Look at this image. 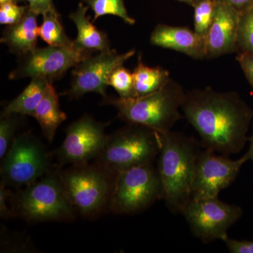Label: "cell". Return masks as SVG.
<instances>
[{"instance_id": "d6986e66", "label": "cell", "mask_w": 253, "mask_h": 253, "mask_svg": "<svg viewBox=\"0 0 253 253\" xmlns=\"http://www.w3.org/2000/svg\"><path fill=\"white\" fill-rule=\"evenodd\" d=\"M49 83L50 82L44 78H32L31 83L24 90L4 106L1 116L18 114L33 117Z\"/></svg>"}, {"instance_id": "7402d4cb", "label": "cell", "mask_w": 253, "mask_h": 253, "mask_svg": "<svg viewBox=\"0 0 253 253\" xmlns=\"http://www.w3.org/2000/svg\"><path fill=\"white\" fill-rule=\"evenodd\" d=\"M88 6L94 11L92 22L105 15H113L122 18L127 24L134 25L135 20L128 14L124 0H84Z\"/></svg>"}, {"instance_id": "2e32d148", "label": "cell", "mask_w": 253, "mask_h": 253, "mask_svg": "<svg viewBox=\"0 0 253 253\" xmlns=\"http://www.w3.org/2000/svg\"><path fill=\"white\" fill-rule=\"evenodd\" d=\"M28 6L27 11L19 22L5 28L1 42L18 57L36 49L39 38L38 16Z\"/></svg>"}, {"instance_id": "1f68e13d", "label": "cell", "mask_w": 253, "mask_h": 253, "mask_svg": "<svg viewBox=\"0 0 253 253\" xmlns=\"http://www.w3.org/2000/svg\"><path fill=\"white\" fill-rule=\"evenodd\" d=\"M26 1L29 9L38 15H44L55 9L52 0H22Z\"/></svg>"}, {"instance_id": "8992f818", "label": "cell", "mask_w": 253, "mask_h": 253, "mask_svg": "<svg viewBox=\"0 0 253 253\" xmlns=\"http://www.w3.org/2000/svg\"><path fill=\"white\" fill-rule=\"evenodd\" d=\"M161 147V133L141 125L126 123L108 136L106 146L96 161L117 172L154 163Z\"/></svg>"}, {"instance_id": "9c48e42d", "label": "cell", "mask_w": 253, "mask_h": 253, "mask_svg": "<svg viewBox=\"0 0 253 253\" xmlns=\"http://www.w3.org/2000/svg\"><path fill=\"white\" fill-rule=\"evenodd\" d=\"M242 214L241 207L223 202L218 197L191 200L182 213L192 234L205 244L223 241Z\"/></svg>"}, {"instance_id": "5bb4252c", "label": "cell", "mask_w": 253, "mask_h": 253, "mask_svg": "<svg viewBox=\"0 0 253 253\" xmlns=\"http://www.w3.org/2000/svg\"><path fill=\"white\" fill-rule=\"evenodd\" d=\"M241 10L216 1L212 24L206 35V59L239 51L238 31Z\"/></svg>"}, {"instance_id": "e0dca14e", "label": "cell", "mask_w": 253, "mask_h": 253, "mask_svg": "<svg viewBox=\"0 0 253 253\" xmlns=\"http://www.w3.org/2000/svg\"><path fill=\"white\" fill-rule=\"evenodd\" d=\"M89 6L80 3L78 9L70 14L69 17L77 28V38L74 45L83 52L91 54L94 51H105L111 49L107 35L96 28L90 21V16H86Z\"/></svg>"}, {"instance_id": "52a82bcc", "label": "cell", "mask_w": 253, "mask_h": 253, "mask_svg": "<svg viewBox=\"0 0 253 253\" xmlns=\"http://www.w3.org/2000/svg\"><path fill=\"white\" fill-rule=\"evenodd\" d=\"M1 183L12 187H24L49 172L54 166L41 139L30 131L18 134L1 159Z\"/></svg>"}, {"instance_id": "603a6c76", "label": "cell", "mask_w": 253, "mask_h": 253, "mask_svg": "<svg viewBox=\"0 0 253 253\" xmlns=\"http://www.w3.org/2000/svg\"><path fill=\"white\" fill-rule=\"evenodd\" d=\"M108 84L117 91L119 97L125 99L135 97L132 73L123 65L113 70Z\"/></svg>"}, {"instance_id": "ba28073f", "label": "cell", "mask_w": 253, "mask_h": 253, "mask_svg": "<svg viewBox=\"0 0 253 253\" xmlns=\"http://www.w3.org/2000/svg\"><path fill=\"white\" fill-rule=\"evenodd\" d=\"M159 200H163V190L154 163L117 172L111 212L117 214H136Z\"/></svg>"}, {"instance_id": "6da1fadb", "label": "cell", "mask_w": 253, "mask_h": 253, "mask_svg": "<svg viewBox=\"0 0 253 253\" xmlns=\"http://www.w3.org/2000/svg\"><path fill=\"white\" fill-rule=\"evenodd\" d=\"M181 109L204 149L229 156L244 149L253 112L237 93L193 89L186 92Z\"/></svg>"}, {"instance_id": "5b68a950", "label": "cell", "mask_w": 253, "mask_h": 253, "mask_svg": "<svg viewBox=\"0 0 253 253\" xmlns=\"http://www.w3.org/2000/svg\"><path fill=\"white\" fill-rule=\"evenodd\" d=\"M186 92L174 80L169 79L160 90L141 97L103 98L104 104L118 110V117L126 123L147 126L159 133L171 130L182 118L181 109Z\"/></svg>"}, {"instance_id": "277c9868", "label": "cell", "mask_w": 253, "mask_h": 253, "mask_svg": "<svg viewBox=\"0 0 253 253\" xmlns=\"http://www.w3.org/2000/svg\"><path fill=\"white\" fill-rule=\"evenodd\" d=\"M61 169L59 165H54L38 180L13 193L10 205L15 217L29 223L76 219L77 212L65 191Z\"/></svg>"}, {"instance_id": "8fae6325", "label": "cell", "mask_w": 253, "mask_h": 253, "mask_svg": "<svg viewBox=\"0 0 253 253\" xmlns=\"http://www.w3.org/2000/svg\"><path fill=\"white\" fill-rule=\"evenodd\" d=\"M135 52V50L131 49L119 54L116 49H110L95 56H86L73 68L71 86L61 95L70 99H79L88 93H96L103 98L106 97L111 73L118 66L124 64Z\"/></svg>"}, {"instance_id": "44dd1931", "label": "cell", "mask_w": 253, "mask_h": 253, "mask_svg": "<svg viewBox=\"0 0 253 253\" xmlns=\"http://www.w3.org/2000/svg\"><path fill=\"white\" fill-rule=\"evenodd\" d=\"M39 37L49 46L76 47L74 42L66 34L59 14L53 9L43 15V21L39 26Z\"/></svg>"}, {"instance_id": "f1b7e54d", "label": "cell", "mask_w": 253, "mask_h": 253, "mask_svg": "<svg viewBox=\"0 0 253 253\" xmlns=\"http://www.w3.org/2000/svg\"><path fill=\"white\" fill-rule=\"evenodd\" d=\"M7 188L8 186L0 182V217L4 219L15 217L12 210L9 207L10 198L13 192Z\"/></svg>"}, {"instance_id": "4fadbf2b", "label": "cell", "mask_w": 253, "mask_h": 253, "mask_svg": "<svg viewBox=\"0 0 253 253\" xmlns=\"http://www.w3.org/2000/svg\"><path fill=\"white\" fill-rule=\"evenodd\" d=\"M246 155L238 160L206 149L201 150L196 161L192 200L218 197L222 190L235 180L244 163Z\"/></svg>"}, {"instance_id": "30bf717a", "label": "cell", "mask_w": 253, "mask_h": 253, "mask_svg": "<svg viewBox=\"0 0 253 253\" xmlns=\"http://www.w3.org/2000/svg\"><path fill=\"white\" fill-rule=\"evenodd\" d=\"M109 123L99 122L89 115H84L66 129V136L56 152L59 166L90 162L102 153L108 135Z\"/></svg>"}, {"instance_id": "f546056e", "label": "cell", "mask_w": 253, "mask_h": 253, "mask_svg": "<svg viewBox=\"0 0 253 253\" xmlns=\"http://www.w3.org/2000/svg\"><path fill=\"white\" fill-rule=\"evenodd\" d=\"M223 241L231 253H253V241H239L227 236Z\"/></svg>"}, {"instance_id": "ffe728a7", "label": "cell", "mask_w": 253, "mask_h": 253, "mask_svg": "<svg viewBox=\"0 0 253 253\" xmlns=\"http://www.w3.org/2000/svg\"><path fill=\"white\" fill-rule=\"evenodd\" d=\"M132 75L135 97L146 96L160 90L170 79L167 70L162 67H149L145 65L141 55Z\"/></svg>"}, {"instance_id": "484cf974", "label": "cell", "mask_w": 253, "mask_h": 253, "mask_svg": "<svg viewBox=\"0 0 253 253\" xmlns=\"http://www.w3.org/2000/svg\"><path fill=\"white\" fill-rule=\"evenodd\" d=\"M21 122L20 115L10 114L1 116L0 120V159H2L10 149Z\"/></svg>"}, {"instance_id": "d590c367", "label": "cell", "mask_w": 253, "mask_h": 253, "mask_svg": "<svg viewBox=\"0 0 253 253\" xmlns=\"http://www.w3.org/2000/svg\"><path fill=\"white\" fill-rule=\"evenodd\" d=\"M178 1H181V2L186 3V4H189L191 5V6H193L196 0H178Z\"/></svg>"}, {"instance_id": "d4e9b609", "label": "cell", "mask_w": 253, "mask_h": 253, "mask_svg": "<svg viewBox=\"0 0 253 253\" xmlns=\"http://www.w3.org/2000/svg\"><path fill=\"white\" fill-rule=\"evenodd\" d=\"M241 11L238 31L239 52L253 54V9Z\"/></svg>"}, {"instance_id": "3957f363", "label": "cell", "mask_w": 253, "mask_h": 253, "mask_svg": "<svg viewBox=\"0 0 253 253\" xmlns=\"http://www.w3.org/2000/svg\"><path fill=\"white\" fill-rule=\"evenodd\" d=\"M117 172L98 161L70 165L61 169V177L70 202L86 219L111 212Z\"/></svg>"}, {"instance_id": "ac0fdd59", "label": "cell", "mask_w": 253, "mask_h": 253, "mask_svg": "<svg viewBox=\"0 0 253 253\" xmlns=\"http://www.w3.org/2000/svg\"><path fill=\"white\" fill-rule=\"evenodd\" d=\"M33 118L41 126L44 137L51 142L61 123L66 121L67 116L60 107L59 95L53 83H48L45 93L38 105Z\"/></svg>"}, {"instance_id": "d6a6232c", "label": "cell", "mask_w": 253, "mask_h": 253, "mask_svg": "<svg viewBox=\"0 0 253 253\" xmlns=\"http://www.w3.org/2000/svg\"><path fill=\"white\" fill-rule=\"evenodd\" d=\"M218 2L231 5L236 9L242 10L251 2L252 0H215Z\"/></svg>"}, {"instance_id": "4dcf8cb0", "label": "cell", "mask_w": 253, "mask_h": 253, "mask_svg": "<svg viewBox=\"0 0 253 253\" xmlns=\"http://www.w3.org/2000/svg\"><path fill=\"white\" fill-rule=\"evenodd\" d=\"M236 58L244 71L245 76L253 87V54L239 52Z\"/></svg>"}, {"instance_id": "4316f807", "label": "cell", "mask_w": 253, "mask_h": 253, "mask_svg": "<svg viewBox=\"0 0 253 253\" xmlns=\"http://www.w3.org/2000/svg\"><path fill=\"white\" fill-rule=\"evenodd\" d=\"M28 5L18 6L16 3L7 2L0 5V23L5 26H12L22 19Z\"/></svg>"}, {"instance_id": "cb8c5ba5", "label": "cell", "mask_w": 253, "mask_h": 253, "mask_svg": "<svg viewBox=\"0 0 253 253\" xmlns=\"http://www.w3.org/2000/svg\"><path fill=\"white\" fill-rule=\"evenodd\" d=\"M215 0H196L194 9V31L206 36L212 24L214 16Z\"/></svg>"}, {"instance_id": "e575fe53", "label": "cell", "mask_w": 253, "mask_h": 253, "mask_svg": "<svg viewBox=\"0 0 253 253\" xmlns=\"http://www.w3.org/2000/svg\"><path fill=\"white\" fill-rule=\"evenodd\" d=\"M22 1V0H0V4H4V3H7V2H13V3H16V4H17L18 1Z\"/></svg>"}, {"instance_id": "8d00e7d4", "label": "cell", "mask_w": 253, "mask_h": 253, "mask_svg": "<svg viewBox=\"0 0 253 253\" xmlns=\"http://www.w3.org/2000/svg\"><path fill=\"white\" fill-rule=\"evenodd\" d=\"M253 9V0L251 1V2L249 3V4L247 5V6H246V7L244 8V9Z\"/></svg>"}, {"instance_id": "83f0119b", "label": "cell", "mask_w": 253, "mask_h": 253, "mask_svg": "<svg viewBox=\"0 0 253 253\" xmlns=\"http://www.w3.org/2000/svg\"><path fill=\"white\" fill-rule=\"evenodd\" d=\"M1 237L9 239L10 242L1 243V251H5L6 249L7 252L26 253L27 251H33L31 248L30 240L26 241V238L21 237L19 234H15L14 233L5 231V229H2L1 234Z\"/></svg>"}, {"instance_id": "9a60e30c", "label": "cell", "mask_w": 253, "mask_h": 253, "mask_svg": "<svg viewBox=\"0 0 253 253\" xmlns=\"http://www.w3.org/2000/svg\"><path fill=\"white\" fill-rule=\"evenodd\" d=\"M153 45L174 50L194 59H206V36L186 27L159 24L150 38Z\"/></svg>"}, {"instance_id": "836d02e7", "label": "cell", "mask_w": 253, "mask_h": 253, "mask_svg": "<svg viewBox=\"0 0 253 253\" xmlns=\"http://www.w3.org/2000/svg\"><path fill=\"white\" fill-rule=\"evenodd\" d=\"M249 140L250 141L249 151H248L247 153L245 155H246V157H247L248 161H251L253 162V132L252 136H251V138H249Z\"/></svg>"}, {"instance_id": "7c38bea8", "label": "cell", "mask_w": 253, "mask_h": 253, "mask_svg": "<svg viewBox=\"0 0 253 253\" xmlns=\"http://www.w3.org/2000/svg\"><path fill=\"white\" fill-rule=\"evenodd\" d=\"M90 54L76 47L48 46L20 56L17 66L9 73L10 80L41 77L50 83L59 81L71 68Z\"/></svg>"}, {"instance_id": "7a4b0ae2", "label": "cell", "mask_w": 253, "mask_h": 253, "mask_svg": "<svg viewBox=\"0 0 253 253\" xmlns=\"http://www.w3.org/2000/svg\"><path fill=\"white\" fill-rule=\"evenodd\" d=\"M161 147L157 158L163 200L170 212L182 214L192 200L195 168L201 150V141L181 132L161 133Z\"/></svg>"}]
</instances>
